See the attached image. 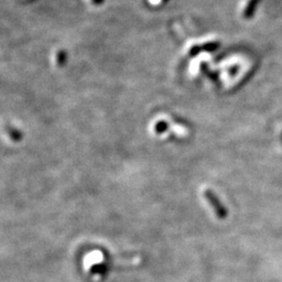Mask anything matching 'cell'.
<instances>
[{
    "label": "cell",
    "mask_w": 282,
    "mask_h": 282,
    "mask_svg": "<svg viewBox=\"0 0 282 282\" xmlns=\"http://www.w3.org/2000/svg\"><path fill=\"white\" fill-rule=\"evenodd\" d=\"M207 197H208V200L213 204V207L215 208V210L220 217H225L226 215H227V211L225 210V208L221 205V203L219 202V200H217L211 192H208Z\"/></svg>",
    "instance_id": "cell-1"
}]
</instances>
